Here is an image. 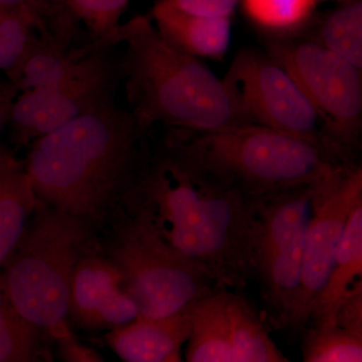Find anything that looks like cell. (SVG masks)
Segmentation results:
<instances>
[{"mask_svg":"<svg viewBox=\"0 0 362 362\" xmlns=\"http://www.w3.org/2000/svg\"><path fill=\"white\" fill-rule=\"evenodd\" d=\"M257 204L168 148L153 132L113 220L145 226L223 289L238 292L254 280Z\"/></svg>","mask_w":362,"mask_h":362,"instance_id":"cell-1","label":"cell"},{"mask_svg":"<svg viewBox=\"0 0 362 362\" xmlns=\"http://www.w3.org/2000/svg\"><path fill=\"white\" fill-rule=\"evenodd\" d=\"M151 135L112 100L33 141L23 168L37 202L87 225L105 223L120 207Z\"/></svg>","mask_w":362,"mask_h":362,"instance_id":"cell-2","label":"cell"},{"mask_svg":"<svg viewBox=\"0 0 362 362\" xmlns=\"http://www.w3.org/2000/svg\"><path fill=\"white\" fill-rule=\"evenodd\" d=\"M115 42L124 47L119 66L125 107L145 134L206 132L247 123L223 78L168 44L150 16L121 23Z\"/></svg>","mask_w":362,"mask_h":362,"instance_id":"cell-3","label":"cell"},{"mask_svg":"<svg viewBox=\"0 0 362 362\" xmlns=\"http://www.w3.org/2000/svg\"><path fill=\"white\" fill-rule=\"evenodd\" d=\"M158 135L183 158L256 201L320 185L357 166L322 145L257 124L206 132L159 130Z\"/></svg>","mask_w":362,"mask_h":362,"instance_id":"cell-4","label":"cell"},{"mask_svg":"<svg viewBox=\"0 0 362 362\" xmlns=\"http://www.w3.org/2000/svg\"><path fill=\"white\" fill-rule=\"evenodd\" d=\"M87 242V223L37 202L23 239L0 271L18 313L59 342L73 335L71 282Z\"/></svg>","mask_w":362,"mask_h":362,"instance_id":"cell-5","label":"cell"},{"mask_svg":"<svg viewBox=\"0 0 362 362\" xmlns=\"http://www.w3.org/2000/svg\"><path fill=\"white\" fill-rule=\"evenodd\" d=\"M106 223L113 226L106 257L122 273L139 316L173 315L225 290L201 266L140 223L128 218Z\"/></svg>","mask_w":362,"mask_h":362,"instance_id":"cell-6","label":"cell"},{"mask_svg":"<svg viewBox=\"0 0 362 362\" xmlns=\"http://www.w3.org/2000/svg\"><path fill=\"white\" fill-rule=\"evenodd\" d=\"M318 185L292 188L257 204L254 280L269 315L282 325H291L296 308L307 226Z\"/></svg>","mask_w":362,"mask_h":362,"instance_id":"cell-7","label":"cell"},{"mask_svg":"<svg viewBox=\"0 0 362 362\" xmlns=\"http://www.w3.org/2000/svg\"><path fill=\"white\" fill-rule=\"evenodd\" d=\"M266 52L289 71L320 120L326 141L356 164L362 131V76L346 59L304 37L268 39Z\"/></svg>","mask_w":362,"mask_h":362,"instance_id":"cell-8","label":"cell"},{"mask_svg":"<svg viewBox=\"0 0 362 362\" xmlns=\"http://www.w3.org/2000/svg\"><path fill=\"white\" fill-rule=\"evenodd\" d=\"M90 49L54 87L20 93L11 112V139L28 147L116 99L121 84L119 56L106 40H90Z\"/></svg>","mask_w":362,"mask_h":362,"instance_id":"cell-9","label":"cell"},{"mask_svg":"<svg viewBox=\"0 0 362 362\" xmlns=\"http://www.w3.org/2000/svg\"><path fill=\"white\" fill-rule=\"evenodd\" d=\"M223 80L247 123L296 136L337 152L326 141L319 117L296 80L266 51L240 49Z\"/></svg>","mask_w":362,"mask_h":362,"instance_id":"cell-10","label":"cell"},{"mask_svg":"<svg viewBox=\"0 0 362 362\" xmlns=\"http://www.w3.org/2000/svg\"><path fill=\"white\" fill-rule=\"evenodd\" d=\"M362 199V168L321 183L317 187L306 230L301 286L292 326L310 322L312 310L327 284L345 226Z\"/></svg>","mask_w":362,"mask_h":362,"instance_id":"cell-11","label":"cell"},{"mask_svg":"<svg viewBox=\"0 0 362 362\" xmlns=\"http://www.w3.org/2000/svg\"><path fill=\"white\" fill-rule=\"evenodd\" d=\"M139 316L122 273L108 257L85 252L71 282L70 320L92 329L117 327Z\"/></svg>","mask_w":362,"mask_h":362,"instance_id":"cell-12","label":"cell"},{"mask_svg":"<svg viewBox=\"0 0 362 362\" xmlns=\"http://www.w3.org/2000/svg\"><path fill=\"white\" fill-rule=\"evenodd\" d=\"M194 306L160 318L138 316L112 329L107 342L124 362H165L189 339Z\"/></svg>","mask_w":362,"mask_h":362,"instance_id":"cell-13","label":"cell"},{"mask_svg":"<svg viewBox=\"0 0 362 362\" xmlns=\"http://www.w3.org/2000/svg\"><path fill=\"white\" fill-rule=\"evenodd\" d=\"M149 16L168 44L194 58L221 59L230 47L232 18L187 13L168 0H157Z\"/></svg>","mask_w":362,"mask_h":362,"instance_id":"cell-14","label":"cell"},{"mask_svg":"<svg viewBox=\"0 0 362 362\" xmlns=\"http://www.w3.org/2000/svg\"><path fill=\"white\" fill-rule=\"evenodd\" d=\"M362 274V199L350 214L327 284L312 310L313 326L335 325L347 292Z\"/></svg>","mask_w":362,"mask_h":362,"instance_id":"cell-15","label":"cell"},{"mask_svg":"<svg viewBox=\"0 0 362 362\" xmlns=\"http://www.w3.org/2000/svg\"><path fill=\"white\" fill-rule=\"evenodd\" d=\"M230 292L223 290L194 305L187 362H233Z\"/></svg>","mask_w":362,"mask_h":362,"instance_id":"cell-16","label":"cell"},{"mask_svg":"<svg viewBox=\"0 0 362 362\" xmlns=\"http://www.w3.org/2000/svg\"><path fill=\"white\" fill-rule=\"evenodd\" d=\"M90 42L63 49L35 37L14 68L6 74L21 93L54 87L65 80L71 69L90 52Z\"/></svg>","mask_w":362,"mask_h":362,"instance_id":"cell-17","label":"cell"},{"mask_svg":"<svg viewBox=\"0 0 362 362\" xmlns=\"http://www.w3.org/2000/svg\"><path fill=\"white\" fill-rule=\"evenodd\" d=\"M37 206L25 168L0 175V270L20 244Z\"/></svg>","mask_w":362,"mask_h":362,"instance_id":"cell-18","label":"cell"},{"mask_svg":"<svg viewBox=\"0 0 362 362\" xmlns=\"http://www.w3.org/2000/svg\"><path fill=\"white\" fill-rule=\"evenodd\" d=\"M310 23L303 37L337 52L362 76V0L340 4Z\"/></svg>","mask_w":362,"mask_h":362,"instance_id":"cell-19","label":"cell"},{"mask_svg":"<svg viewBox=\"0 0 362 362\" xmlns=\"http://www.w3.org/2000/svg\"><path fill=\"white\" fill-rule=\"evenodd\" d=\"M0 11L23 16L45 42L74 47L81 21L65 0H0Z\"/></svg>","mask_w":362,"mask_h":362,"instance_id":"cell-20","label":"cell"},{"mask_svg":"<svg viewBox=\"0 0 362 362\" xmlns=\"http://www.w3.org/2000/svg\"><path fill=\"white\" fill-rule=\"evenodd\" d=\"M319 0H240L247 20L268 39L297 37L313 20Z\"/></svg>","mask_w":362,"mask_h":362,"instance_id":"cell-21","label":"cell"},{"mask_svg":"<svg viewBox=\"0 0 362 362\" xmlns=\"http://www.w3.org/2000/svg\"><path fill=\"white\" fill-rule=\"evenodd\" d=\"M228 312L233 362H269L271 338L251 304L238 292H230Z\"/></svg>","mask_w":362,"mask_h":362,"instance_id":"cell-22","label":"cell"},{"mask_svg":"<svg viewBox=\"0 0 362 362\" xmlns=\"http://www.w3.org/2000/svg\"><path fill=\"white\" fill-rule=\"evenodd\" d=\"M39 335L11 303L0 278V362H39Z\"/></svg>","mask_w":362,"mask_h":362,"instance_id":"cell-23","label":"cell"},{"mask_svg":"<svg viewBox=\"0 0 362 362\" xmlns=\"http://www.w3.org/2000/svg\"><path fill=\"white\" fill-rule=\"evenodd\" d=\"M302 362H362V338L338 325L313 326Z\"/></svg>","mask_w":362,"mask_h":362,"instance_id":"cell-24","label":"cell"},{"mask_svg":"<svg viewBox=\"0 0 362 362\" xmlns=\"http://www.w3.org/2000/svg\"><path fill=\"white\" fill-rule=\"evenodd\" d=\"M87 28L90 40H106L115 35L130 0H65Z\"/></svg>","mask_w":362,"mask_h":362,"instance_id":"cell-25","label":"cell"},{"mask_svg":"<svg viewBox=\"0 0 362 362\" xmlns=\"http://www.w3.org/2000/svg\"><path fill=\"white\" fill-rule=\"evenodd\" d=\"M39 35L30 21L18 14L0 13V71L7 73L21 61Z\"/></svg>","mask_w":362,"mask_h":362,"instance_id":"cell-26","label":"cell"},{"mask_svg":"<svg viewBox=\"0 0 362 362\" xmlns=\"http://www.w3.org/2000/svg\"><path fill=\"white\" fill-rule=\"evenodd\" d=\"M180 11L207 18H232L240 0H168Z\"/></svg>","mask_w":362,"mask_h":362,"instance_id":"cell-27","label":"cell"},{"mask_svg":"<svg viewBox=\"0 0 362 362\" xmlns=\"http://www.w3.org/2000/svg\"><path fill=\"white\" fill-rule=\"evenodd\" d=\"M335 325L362 338V298L349 300L341 305L335 319Z\"/></svg>","mask_w":362,"mask_h":362,"instance_id":"cell-28","label":"cell"},{"mask_svg":"<svg viewBox=\"0 0 362 362\" xmlns=\"http://www.w3.org/2000/svg\"><path fill=\"white\" fill-rule=\"evenodd\" d=\"M20 93L18 88L7 78L0 81V138L6 126L11 122L13 105Z\"/></svg>","mask_w":362,"mask_h":362,"instance_id":"cell-29","label":"cell"},{"mask_svg":"<svg viewBox=\"0 0 362 362\" xmlns=\"http://www.w3.org/2000/svg\"><path fill=\"white\" fill-rule=\"evenodd\" d=\"M66 362H103L92 350L78 343L71 337L59 341Z\"/></svg>","mask_w":362,"mask_h":362,"instance_id":"cell-30","label":"cell"},{"mask_svg":"<svg viewBox=\"0 0 362 362\" xmlns=\"http://www.w3.org/2000/svg\"><path fill=\"white\" fill-rule=\"evenodd\" d=\"M21 168H23V161L18 160L13 152L0 144V175Z\"/></svg>","mask_w":362,"mask_h":362,"instance_id":"cell-31","label":"cell"},{"mask_svg":"<svg viewBox=\"0 0 362 362\" xmlns=\"http://www.w3.org/2000/svg\"><path fill=\"white\" fill-rule=\"evenodd\" d=\"M358 298H362V274L361 277L357 279L356 283L350 288L349 291L347 292L343 303L345 301H349V300L358 299Z\"/></svg>","mask_w":362,"mask_h":362,"instance_id":"cell-32","label":"cell"},{"mask_svg":"<svg viewBox=\"0 0 362 362\" xmlns=\"http://www.w3.org/2000/svg\"><path fill=\"white\" fill-rule=\"evenodd\" d=\"M269 362H287L280 351L275 346L274 342H272L270 347V356H269Z\"/></svg>","mask_w":362,"mask_h":362,"instance_id":"cell-33","label":"cell"},{"mask_svg":"<svg viewBox=\"0 0 362 362\" xmlns=\"http://www.w3.org/2000/svg\"><path fill=\"white\" fill-rule=\"evenodd\" d=\"M165 362H182V361H181L180 352H177L175 356H171L170 358L168 359Z\"/></svg>","mask_w":362,"mask_h":362,"instance_id":"cell-34","label":"cell"},{"mask_svg":"<svg viewBox=\"0 0 362 362\" xmlns=\"http://www.w3.org/2000/svg\"><path fill=\"white\" fill-rule=\"evenodd\" d=\"M319 1H337L340 4H346V2L351 1V0H319Z\"/></svg>","mask_w":362,"mask_h":362,"instance_id":"cell-35","label":"cell"},{"mask_svg":"<svg viewBox=\"0 0 362 362\" xmlns=\"http://www.w3.org/2000/svg\"><path fill=\"white\" fill-rule=\"evenodd\" d=\"M358 151H359V153H361V159H362V131H361V138H359ZM361 166L362 168V164Z\"/></svg>","mask_w":362,"mask_h":362,"instance_id":"cell-36","label":"cell"},{"mask_svg":"<svg viewBox=\"0 0 362 362\" xmlns=\"http://www.w3.org/2000/svg\"><path fill=\"white\" fill-rule=\"evenodd\" d=\"M0 13H1V11H0Z\"/></svg>","mask_w":362,"mask_h":362,"instance_id":"cell-37","label":"cell"}]
</instances>
